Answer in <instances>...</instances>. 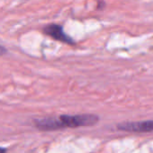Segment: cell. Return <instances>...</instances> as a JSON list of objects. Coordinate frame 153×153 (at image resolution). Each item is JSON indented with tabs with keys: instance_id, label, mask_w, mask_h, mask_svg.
Here are the masks:
<instances>
[{
	"instance_id": "obj_1",
	"label": "cell",
	"mask_w": 153,
	"mask_h": 153,
	"mask_svg": "<svg viewBox=\"0 0 153 153\" xmlns=\"http://www.w3.org/2000/svg\"><path fill=\"white\" fill-rule=\"evenodd\" d=\"M63 128H77L83 126H95L100 117L94 114H76V115H61L59 116Z\"/></svg>"
},
{
	"instance_id": "obj_2",
	"label": "cell",
	"mask_w": 153,
	"mask_h": 153,
	"mask_svg": "<svg viewBox=\"0 0 153 153\" xmlns=\"http://www.w3.org/2000/svg\"><path fill=\"white\" fill-rule=\"evenodd\" d=\"M43 33L56 40L65 43L70 46L75 45V41L72 37L65 33L64 27L57 23H49L43 28Z\"/></svg>"
},
{
	"instance_id": "obj_3",
	"label": "cell",
	"mask_w": 153,
	"mask_h": 153,
	"mask_svg": "<svg viewBox=\"0 0 153 153\" xmlns=\"http://www.w3.org/2000/svg\"><path fill=\"white\" fill-rule=\"evenodd\" d=\"M117 129L128 133H152L153 120L123 122L117 126Z\"/></svg>"
},
{
	"instance_id": "obj_4",
	"label": "cell",
	"mask_w": 153,
	"mask_h": 153,
	"mask_svg": "<svg viewBox=\"0 0 153 153\" xmlns=\"http://www.w3.org/2000/svg\"><path fill=\"white\" fill-rule=\"evenodd\" d=\"M33 126L41 132H52L63 129L61 121L58 117H43L33 120Z\"/></svg>"
},
{
	"instance_id": "obj_5",
	"label": "cell",
	"mask_w": 153,
	"mask_h": 153,
	"mask_svg": "<svg viewBox=\"0 0 153 153\" xmlns=\"http://www.w3.org/2000/svg\"><path fill=\"white\" fill-rule=\"evenodd\" d=\"M105 6H106L105 1H103V0H98V3H97V9L98 10H102Z\"/></svg>"
},
{
	"instance_id": "obj_6",
	"label": "cell",
	"mask_w": 153,
	"mask_h": 153,
	"mask_svg": "<svg viewBox=\"0 0 153 153\" xmlns=\"http://www.w3.org/2000/svg\"><path fill=\"white\" fill-rule=\"evenodd\" d=\"M6 51H7V50L4 48V46H1V52H0V53H1V55L5 54V52H6Z\"/></svg>"
}]
</instances>
